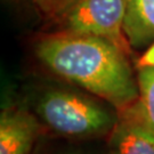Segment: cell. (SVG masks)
Masks as SVG:
<instances>
[{"label": "cell", "instance_id": "cell-1", "mask_svg": "<svg viewBox=\"0 0 154 154\" xmlns=\"http://www.w3.org/2000/svg\"><path fill=\"white\" fill-rule=\"evenodd\" d=\"M127 50L106 38L60 32L41 39L37 57L58 77L110 103L119 112L139 96Z\"/></svg>", "mask_w": 154, "mask_h": 154}, {"label": "cell", "instance_id": "cell-2", "mask_svg": "<svg viewBox=\"0 0 154 154\" xmlns=\"http://www.w3.org/2000/svg\"><path fill=\"white\" fill-rule=\"evenodd\" d=\"M40 119L65 136L91 137L112 132L119 116L86 95L55 89L45 93L37 104Z\"/></svg>", "mask_w": 154, "mask_h": 154}, {"label": "cell", "instance_id": "cell-3", "mask_svg": "<svg viewBox=\"0 0 154 154\" xmlns=\"http://www.w3.org/2000/svg\"><path fill=\"white\" fill-rule=\"evenodd\" d=\"M127 0H75L62 15V32L106 38L129 51L123 32Z\"/></svg>", "mask_w": 154, "mask_h": 154}, {"label": "cell", "instance_id": "cell-4", "mask_svg": "<svg viewBox=\"0 0 154 154\" xmlns=\"http://www.w3.org/2000/svg\"><path fill=\"white\" fill-rule=\"evenodd\" d=\"M40 125L23 109H6L0 116V154H30Z\"/></svg>", "mask_w": 154, "mask_h": 154}, {"label": "cell", "instance_id": "cell-5", "mask_svg": "<svg viewBox=\"0 0 154 154\" xmlns=\"http://www.w3.org/2000/svg\"><path fill=\"white\" fill-rule=\"evenodd\" d=\"M111 132L110 154H154V130L127 111Z\"/></svg>", "mask_w": 154, "mask_h": 154}, {"label": "cell", "instance_id": "cell-6", "mask_svg": "<svg viewBox=\"0 0 154 154\" xmlns=\"http://www.w3.org/2000/svg\"><path fill=\"white\" fill-rule=\"evenodd\" d=\"M123 32L130 47L140 49L154 41V0H127Z\"/></svg>", "mask_w": 154, "mask_h": 154}, {"label": "cell", "instance_id": "cell-7", "mask_svg": "<svg viewBox=\"0 0 154 154\" xmlns=\"http://www.w3.org/2000/svg\"><path fill=\"white\" fill-rule=\"evenodd\" d=\"M138 70L139 96L136 103L125 111L154 130V67Z\"/></svg>", "mask_w": 154, "mask_h": 154}, {"label": "cell", "instance_id": "cell-8", "mask_svg": "<svg viewBox=\"0 0 154 154\" xmlns=\"http://www.w3.org/2000/svg\"><path fill=\"white\" fill-rule=\"evenodd\" d=\"M42 15L49 18H60L75 0H31Z\"/></svg>", "mask_w": 154, "mask_h": 154}, {"label": "cell", "instance_id": "cell-9", "mask_svg": "<svg viewBox=\"0 0 154 154\" xmlns=\"http://www.w3.org/2000/svg\"><path fill=\"white\" fill-rule=\"evenodd\" d=\"M137 67H154V41L149 45L143 55L139 57V60L137 61Z\"/></svg>", "mask_w": 154, "mask_h": 154}]
</instances>
